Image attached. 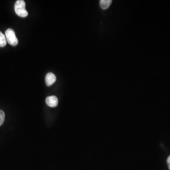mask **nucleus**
Segmentation results:
<instances>
[{"label":"nucleus","mask_w":170,"mask_h":170,"mask_svg":"<svg viewBox=\"0 0 170 170\" xmlns=\"http://www.w3.org/2000/svg\"><path fill=\"white\" fill-rule=\"evenodd\" d=\"M111 0H101L100 1V6L103 9H106L109 7L111 4Z\"/></svg>","instance_id":"39448f33"},{"label":"nucleus","mask_w":170,"mask_h":170,"mask_svg":"<svg viewBox=\"0 0 170 170\" xmlns=\"http://www.w3.org/2000/svg\"><path fill=\"white\" fill-rule=\"evenodd\" d=\"M46 104L51 107H55L58 104V98L55 96L48 97L45 100Z\"/></svg>","instance_id":"7ed1b4c3"},{"label":"nucleus","mask_w":170,"mask_h":170,"mask_svg":"<svg viewBox=\"0 0 170 170\" xmlns=\"http://www.w3.org/2000/svg\"><path fill=\"white\" fill-rule=\"evenodd\" d=\"M56 80L55 75L53 73H50L46 74L45 77V83L47 86H50L53 85Z\"/></svg>","instance_id":"20e7f679"},{"label":"nucleus","mask_w":170,"mask_h":170,"mask_svg":"<svg viewBox=\"0 0 170 170\" xmlns=\"http://www.w3.org/2000/svg\"><path fill=\"white\" fill-rule=\"evenodd\" d=\"M7 44V40L5 36L0 31V47H3Z\"/></svg>","instance_id":"423d86ee"},{"label":"nucleus","mask_w":170,"mask_h":170,"mask_svg":"<svg viewBox=\"0 0 170 170\" xmlns=\"http://www.w3.org/2000/svg\"><path fill=\"white\" fill-rule=\"evenodd\" d=\"M5 113L3 111L0 110V126L2 125L5 120Z\"/></svg>","instance_id":"0eeeda50"},{"label":"nucleus","mask_w":170,"mask_h":170,"mask_svg":"<svg viewBox=\"0 0 170 170\" xmlns=\"http://www.w3.org/2000/svg\"><path fill=\"white\" fill-rule=\"evenodd\" d=\"M167 162L169 170H170V156L168 157V159H167Z\"/></svg>","instance_id":"6e6552de"},{"label":"nucleus","mask_w":170,"mask_h":170,"mask_svg":"<svg viewBox=\"0 0 170 170\" xmlns=\"http://www.w3.org/2000/svg\"><path fill=\"white\" fill-rule=\"evenodd\" d=\"M14 9L18 16L22 18L27 17L28 12L26 9V3L23 0H18L15 2Z\"/></svg>","instance_id":"f257e3e1"},{"label":"nucleus","mask_w":170,"mask_h":170,"mask_svg":"<svg viewBox=\"0 0 170 170\" xmlns=\"http://www.w3.org/2000/svg\"><path fill=\"white\" fill-rule=\"evenodd\" d=\"M6 40L12 46H16L18 44L19 41L16 36L15 31L12 28H8L5 31Z\"/></svg>","instance_id":"f03ea898"}]
</instances>
